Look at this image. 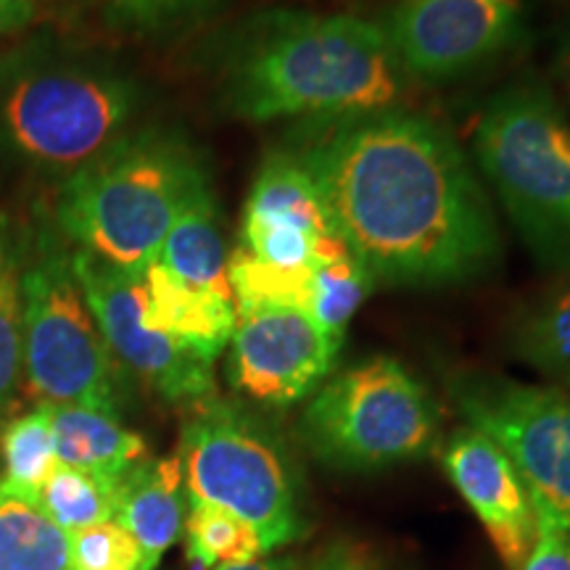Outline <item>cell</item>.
<instances>
[{
    "mask_svg": "<svg viewBox=\"0 0 570 570\" xmlns=\"http://www.w3.org/2000/svg\"><path fill=\"white\" fill-rule=\"evenodd\" d=\"M475 159L541 267L570 275V119L544 85H510L481 111Z\"/></svg>",
    "mask_w": 570,
    "mask_h": 570,
    "instance_id": "4",
    "label": "cell"
},
{
    "mask_svg": "<svg viewBox=\"0 0 570 570\" xmlns=\"http://www.w3.org/2000/svg\"><path fill=\"white\" fill-rule=\"evenodd\" d=\"M138 106V85L114 69L27 63L0 90V135L24 161L69 177L127 138Z\"/></svg>",
    "mask_w": 570,
    "mask_h": 570,
    "instance_id": "5",
    "label": "cell"
},
{
    "mask_svg": "<svg viewBox=\"0 0 570 570\" xmlns=\"http://www.w3.org/2000/svg\"><path fill=\"white\" fill-rule=\"evenodd\" d=\"M227 275H230L235 312L259 309V306H296L309 312L312 281H315L312 267H275L238 246L227 256Z\"/></svg>",
    "mask_w": 570,
    "mask_h": 570,
    "instance_id": "24",
    "label": "cell"
},
{
    "mask_svg": "<svg viewBox=\"0 0 570 570\" xmlns=\"http://www.w3.org/2000/svg\"><path fill=\"white\" fill-rule=\"evenodd\" d=\"M21 377V275L0 248V415L17 396Z\"/></svg>",
    "mask_w": 570,
    "mask_h": 570,
    "instance_id": "26",
    "label": "cell"
},
{
    "mask_svg": "<svg viewBox=\"0 0 570 570\" xmlns=\"http://www.w3.org/2000/svg\"><path fill=\"white\" fill-rule=\"evenodd\" d=\"M188 515L180 458H146L119 481L117 520L138 541L142 570L159 566L164 552L180 539Z\"/></svg>",
    "mask_w": 570,
    "mask_h": 570,
    "instance_id": "15",
    "label": "cell"
},
{
    "mask_svg": "<svg viewBox=\"0 0 570 570\" xmlns=\"http://www.w3.org/2000/svg\"><path fill=\"white\" fill-rule=\"evenodd\" d=\"M35 19L32 0H0V35L24 30Z\"/></svg>",
    "mask_w": 570,
    "mask_h": 570,
    "instance_id": "31",
    "label": "cell"
},
{
    "mask_svg": "<svg viewBox=\"0 0 570 570\" xmlns=\"http://www.w3.org/2000/svg\"><path fill=\"white\" fill-rule=\"evenodd\" d=\"M520 21V0H399L383 30L404 75L441 82L502 53Z\"/></svg>",
    "mask_w": 570,
    "mask_h": 570,
    "instance_id": "11",
    "label": "cell"
},
{
    "mask_svg": "<svg viewBox=\"0 0 570 570\" xmlns=\"http://www.w3.org/2000/svg\"><path fill=\"white\" fill-rule=\"evenodd\" d=\"M21 356L38 404H71L119 417L117 360L67 252L42 256L21 275Z\"/></svg>",
    "mask_w": 570,
    "mask_h": 570,
    "instance_id": "8",
    "label": "cell"
},
{
    "mask_svg": "<svg viewBox=\"0 0 570 570\" xmlns=\"http://www.w3.org/2000/svg\"><path fill=\"white\" fill-rule=\"evenodd\" d=\"M452 396L468 425L508 454L539 529L570 533V396L483 373L454 377Z\"/></svg>",
    "mask_w": 570,
    "mask_h": 570,
    "instance_id": "9",
    "label": "cell"
},
{
    "mask_svg": "<svg viewBox=\"0 0 570 570\" xmlns=\"http://www.w3.org/2000/svg\"><path fill=\"white\" fill-rule=\"evenodd\" d=\"M439 425V407L423 383L394 356H373L315 391L298 433L323 465L362 473L423 458L436 444Z\"/></svg>",
    "mask_w": 570,
    "mask_h": 570,
    "instance_id": "7",
    "label": "cell"
},
{
    "mask_svg": "<svg viewBox=\"0 0 570 570\" xmlns=\"http://www.w3.org/2000/svg\"><path fill=\"white\" fill-rule=\"evenodd\" d=\"M69 554L75 570H142L138 541L117 520L71 531Z\"/></svg>",
    "mask_w": 570,
    "mask_h": 570,
    "instance_id": "27",
    "label": "cell"
},
{
    "mask_svg": "<svg viewBox=\"0 0 570 570\" xmlns=\"http://www.w3.org/2000/svg\"><path fill=\"white\" fill-rule=\"evenodd\" d=\"M518 570H570V533L539 529L529 558Z\"/></svg>",
    "mask_w": 570,
    "mask_h": 570,
    "instance_id": "29",
    "label": "cell"
},
{
    "mask_svg": "<svg viewBox=\"0 0 570 570\" xmlns=\"http://www.w3.org/2000/svg\"><path fill=\"white\" fill-rule=\"evenodd\" d=\"M119 481L122 479H106V475L56 462L51 475L42 483L38 499L53 523L71 533L114 520V515H117Z\"/></svg>",
    "mask_w": 570,
    "mask_h": 570,
    "instance_id": "22",
    "label": "cell"
},
{
    "mask_svg": "<svg viewBox=\"0 0 570 570\" xmlns=\"http://www.w3.org/2000/svg\"><path fill=\"white\" fill-rule=\"evenodd\" d=\"M138 277L142 288V323L214 365V360L230 344L238 323L233 298L183 283L156 259Z\"/></svg>",
    "mask_w": 570,
    "mask_h": 570,
    "instance_id": "14",
    "label": "cell"
},
{
    "mask_svg": "<svg viewBox=\"0 0 570 570\" xmlns=\"http://www.w3.org/2000/svg\"><path fill=\"white\" fill-rule=\"evenodd\" d=\"M206 185L209 175L190 142L164 130H140L67 177L56 217L82 252L140 275Z\"/></svg>",
    "mask_w": 570,
    "mask_h": 570,
    "instance_id": "3",
    "label": "cell"
},
{
    "mask_svg": "<svg viewBox=\"0 0 570 570\" xmlns=\"http://www.w3.org/2000/svg\"><path fill=\"white\" fill-rule=\"evenodd\" d=\"M214 570H298L294 558H275V560H256L246 562V566H225Z\"/></svg>",
    "mask_w": 570,
    "mask_h": 570,
    "instance_id": "32",
    "label": "cell"
},
{
    "mask_svg": "<svg viewBox=\"0 0 570 570\" xmlns=\"http://www.w3.org/2000/svg\"><path fill=\"white\" fill-rule=\"evenodd\" d=\"M0 570H75L69 533L42 510L40 499L0 479Z\"/></svg>",
    "mask_w": 570,
    "mask_h": 570,
    "instance_id": "19",
    "label": "cell"
},
{
    "mask_svg": "<svg viewBox=\"0 0 570 570\" xmlns=\"http://www.w3.org/2000/svg\"><path fill=\"white\" fill-rule=\"evenodd\" d=\"M288 154L375 281L462 283L497 265L502 240L487 190L452 132L423 114L312 119Z\"/></svg>",
    "mask_w": 570,
    "mask_h": 570,
    "instance_id": "1",
    "label": "cell"
},
{
    "mask_svg": "<svg viewBox=\"0 0 570 570\" xmlns=\"http://www.w3.org/2000/svg\"><path fill=\"white\" fill-rule=\"evenodd\" d=\"M375 277L348 252L336 233L323 235L315 254V281H312L309 315L338 344H344L346 327L362 302L373 291Z\"/></svg>",
    "mask_w": 570,
    "mask_h": 570,
    "instance_id": "20",
    "label": "cell"
},
{
    "mask_svg": "<svg viewBox=\"0 0 570 570\" xmlns=\"http://www.w3.org/2000/svg\"><path fill=\"white\" fill-rule=\"evenodd\" d=\"M259 230H296L315 238L333 233L315 183L288 151L267 156L246 198L244 233Z\"/></svg>",
    "mask_w": 570,
    "mask_h": 570,
    "instance_id": "17",
    "label": "cell"
},
{
    "mask_svg": "<svg viewBox=\"0 0 570 570\" xmlns=\"http://www.w3.org/2000/svg\"><path fill=\"white\" fill-rule=\"evenodd\" d=\"M3 452V479L11 489L38 497L51 470L56 468V446L51 428V404H38L24 415L11 420L0 439Z\"/></svg>",
    "mask_w": 570,
    "mask_h": 570,
    "instance_id": "25",
    "label": "cell"
},
{
    "mask_svg": "<svg viewBox=\"0 0 570 570\" xmlns=\"http://www.w3.org/2000/svg\"><path fill=\"white\" fill-rule=\"evenodd\" d=\"M515 354L570 391V285L523 312L512 331Z\"/></svg>",
    "mask_w": 570,
    "mask_h": 570,
    "instance_id": "21",
    "label": "cell"
},
{
    "mask_svg": "<svg viewBox=\"0 0 570 570\" xmlns=\"http://www.w3.org/2000/svg\"><path fill=\"white\" fill-rule=\"evenodd\" d=\"M177 458L188 504H214L246 520L267 552L306 533L288 452L246 410L219 396L194 404Z\"/></svg>",
    "mask_w": 570,
    "mask_h": 570,
    "instance_id": "6",
    "label": "cell"
},
{
    "mask_svg": "<svg viewBox=\"0 0 570 570\" xmlns=\"http://www.w3.org/2000/svg\"><path fill=\"white\" fill-rule=\"evenodd\" d=\"M402 77L383 24L348 13L273 11L240 35L225 101L248 122L396 109Z\"/></svg>",
    "mask_w": 570,
    "mask_h": 570,
    "instance_id": "2",
    "label": "cell"
},
{
    "mask_svg": "<svg viewBox=\"0 0 570 570\" xmlns=\"http://www.w3.org/2000/svg\"><path fill=\"white\" fill-rule=\"evenodd\" d=\"M71 267L114 360L173 404L194 407L217 396L212 362L142 323L138 275L106 265L82 248L71 254Z\"/></svg>",
    "mask_w": 570,
    "mask_h": 570,
    "instance_id": "10",
    "label": "cell"
},
{
    "mask_svg": "<svg viewBox=\"0 0 570 570\" xmlns=\"http://www.w3.org/2000/svg\"><path fill=\"white\" fill-rule=\"evenodd\" d=\"M558 77H560L562 90H566V96L570 98V27H568L566 38H562V46L558 53Z\"/></svg>",
    "mask_w": 570,
    "mask_h": 570,
    "instance_id": "33",
    "label": "cell"
},
{
    "mask_svg": "<svg viewBox=\"0 0 570 570\" xmlns=\"http://www.w3.org/2000/svg\"><path fill=\"white\" fill-rule=\"evenodd\" d=\"M309 570H373L365 554L348 544H333Z\"/></svg>",
    "mask_w": 570,
    "mask_h": 570,
    "instance_id": "30",
    "label": "cell"
},
{
    "mask_svg": "<svg viewBox=\"0 0 570 570\" xmlns=\"http://www.w3.org/2000/svg\"><path fill=\"white\" fill-rule=\"evenodd\" d=\"M441 462L454 489L479 515L499 558L508 570H518L537 541L539 523L508 454L468 425L449 436Z\"/></svg>",
    "mask_w": 570,
    "mask_h": 570,
    "instance_id": "13",
    "label": "cell"
},
{
    "mask_svg": "<svg viewBox=\"0 0 570 570\" xmlns=\"http://www.w3.org/2000/svg\"><path fill=\"white\" fill-rule=\"evenodd\" d=\"M56 460L88 473L122 479L127 470L146 460L140 433L119 423L117 415L71 404H51Z\"/></svg>",
    "mask_w": 570,
    "mask_h": 570,
    "instance_id": "16",
    "label": "cell"
},
{
    "mask_svg": "<svg viewBox=\"0 0 570 570\" xmlns=\"http://www.w3.org/2000/svg\"><path fill=\"white\" fill-rule=\"evenodd\" d=\"M219 0H111V17L138 32H164L194 21Z\"/></svg>",
    "mask_w": 570,
    "mask_h": 570,
    "instance_id": "28",
    "label": "cell"
},
{
    "mask_svg": "<svg viewBox=\"0 0 570 570\" xmlns=\"http://www.w3.org/2000/svg\"><path fill=\"white\" fill-rule=\"evenodd\" d=\"M183 531L188 558L209 570L246 566V562H256L267 554L259 533L246 520L223 508H214V504H188Z\"/></svg>",
    "mask_w": 570,
    "mask_h": 570,
    "instance_id": "23",
    "label": "cell"
},
{
    "mask_svg": "<svg viewBox=\"0 0 570 570\" xmlns=\"http://www.w3.org/2000/svg\"><path fill=\"white\" fill-rule=\"evenodd\" d=\"M227 256L230 254L225 252L212 185H206L190 198L169 233L164 235L156 262L194 288L233 298Z\"/></svg>",
    "mask_w": 570,
    "mask_h": 570,
    "instance_id": "18",
    "label": "cell"
},
{
    "mask_svg": "<svg viewBox=\"0 0 570 570\" xmlns=\"http://www.w3.org/2000/svg\"><path fill=\"white\" fill-rule=\"evenodd\" d=\"M227 354V381L265 407H288L315 394L331 375L341 344L296 306L238 312Z\"/></svg>",
    "mask_w": 570,
    "mask_h": 570,
    "instance_id": "12",
    "label": "cell"
}]
</instances>
